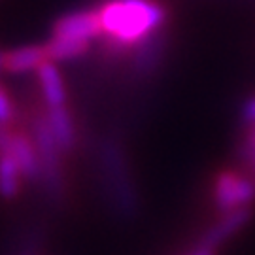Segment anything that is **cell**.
<instances>
[{
  "label": "cell",
  "instance_id": "cell-1",
  "mask_svg": "<svg viewBox=\"0 0 255 255\" xmlns=\"http://www.w3.org/2000/svg\"><path fill=\"white\" fill-rule=\"evenodd\" d=\"M97 11L102 34L121 47H136L164 23V8L157 0H108Z\"/></svg>",
  "mask_w": 255,
  "mask_h": 255
},
{
  "label": "cell",
  "instance_id": "cell-2",
  "mask_svg": "<svg viewBox=\"0 0 255 255\" xmlns=\"http://www.w3.org/2000/svg\"><path fill=\"white\" fill-rule=\"evenodd\" d=\"M99 168L102 187L110 204L121 218H132L138 212V195L128 172L127 157L116 138H104L99 146Z\"/></svg>",
  "mask_w": 255,
  "mask_h": 255
},
{
  "label": "cell",
  "instance_id": "cell-3",
  "mask_svg": "<svg viewBox=\"0 0 255 255\" xmlns=\"http://www.w3.org/2000/svg\"><path fill=\"white\" fill-rule=\"evenodd\" d=\"M32 140L38 149V157H40V168H42V176L40 182L44 183L47 197L51 201H59L63 197V170H61V153L63 149L59 147L57 140H55L47 116H38L32 123Z\"/></svg>",
  "mask_w": 255,
  "mask_h": 255
},
{
  "label": "cell",
  "instance_id": "cell-4",
  "mask_svg": "<svg viewBox=\"0 0 255 255\" xmlns=\"http://www.w3.org/2000/svg\"><path fill=\"white\" fill-rule=\"evenodd\" d=\"M214 199L221 212L248 208L255 199V178L233 170L221 172L214 185Z\"/></svg>",
  "mask_w": 255,
  "mask_h": 255
},
{
  "label": "cell",
  "instance_id": "cell-5",
  "mask_svg": "<svg viewBox=\"0 0 255 255\" xmlns=\"http://www.w3.org/2000/svg\"><path fill=\"white\" fill-rule=\"evenodd\" d=\"M101 34L102 27L97 8L68 11L63 17L57 19L51 28V36L72 40V42H80V44H87V46H91L93 40Z\"/></svg>",
  "mask_w": 255,
  "mask_h": 255
},
{
  "label": "cell",
  "instance_id": "cell-6",
  "mask_svg": "<svg viewBox=\"0 0 255 255\" xmlns=\"http://www.w3.org/2000/svg\"><path fill=\"white\" fill-rule=\"evenodd\" d=\"M8 149L11 157L15 159L23 180L28 182H40L42 176V168H40V157H38V149L34 146V140L27 134L21 132H11L9 130L8 136Z\"/></svg>",
  "mask_w": 255,
  "mask_h": 255
},
{
  "label": "cell",
  "instance_id": "cell-7",
  "mask_svg": "<svg viewBox=\"0 0 255 255\" xmlns=\"http://www.w3.org/2000/svg\"><path fill=\"white\" fill-rule=\"evenodd\" d=\"M46 61H49V59H47V51L44 44L42 46L28 44V46H21L6 51L4 68L9 74H27L38 70Z\"/></svg>",
  "mask_w": 255,
  "mask_h": 255
},
{
  "label": "cell",
  "instance_id": "cell-8",
  "mask_svg": "<svg viewBox=\"0 0 255 255\" xmlns=\"http://www.w3.org/2000/svg\"><path fill=\"white\" fill-rule=\"evenodd\" d=\"M38 72V82L42 89V97L46 101L47 108H61L66 106V89H64L63 76L59 72L57 64L53 61H46Z\"/></svg>",
  "mask_w": 255,
  "mask_h": 255
},
{
  "label": "cell",
  "instance_id": "cell-9",
  "mask_svg": "<svg viewBox=\"0 0 255 255\" xmlns=\"http://www.w3.org/2000/svg\"><path fill=\"white\" fill-rule=\"evenodd\" d=\"M164 53V38L159 32L151 34L149 38H146L144 42H140L136 47H134V72L138 76H149L157 70V66L161 64V59H163Z\"/></svg>",
  "mask_w": 255,
  "mask_h": 255
},
{
  "label": "cell",
  "instance_id": "cell-10",
  "mask_svg": "<svg viewBox=\"0 0 255 255\" xmlns=\"http://www.w3.org/2000/svg\"><path fill=\"white\" fill-rule=\"evenodd\" d=\"M250 219V210L240 208L233 210V212H223V216L219 218V221L206 233L204 240H208L210 244L219 246L221 242H225L227 238H231L237 231L244 227Z\"/></svg>",
  "mask_w": 255,
  "mask_h": 255
},
{
  "label": "cell",
  "instance_id": "cell-11",
  "mask_svg": "<svg viewBox=\"0 0 255 255\" xmlns=\"http://www.w3.org/2000/svg\"><path fill=\"white\" fill-rule=\"evenodd\" d=\"M47 121L53 132L55 140L63 151H68L76 142V127H74L72 116L66 106L61 108H47Z\"/></svg>",
  "mask_w": 255,
  "mask_h": 255
},
{
  "label": "cell",
  "instance_id": "cell-12",
  "mask_svg": "<svg viewBox=\"0 0 255 255\" xmlns=\"http://www.w3.org/2000/svg\"><path fill=\"white\" fill-rule=\"evenodd\" d=\"M240 155H242V161L246 163L248 170H250V176L255 178V123L248 125V132L244 136V142H242Z\"/></svg>",
  "mask_w": 255,
  "mask_h": 255
},
{
  "label": "cell",
  "instance_id": "cell-13",
  "mask_svg": "<svg viewBox=\"0 0 255 255\" xmlns=\"http://www.w3.org/2000/svg\"><path fill=\"white\" fill-rule=\"evenodd\" d=\"M11 116H13L11 101H9L8 93L0 87V125H8Z\"/></svg>",
  "mask_w": 255,
  "mask_h": 255
},
{
  "label": "cell",
  "instance_id": "cell-14",
  "mask_svg": "<svg viewBox=\"0 0 255 255\" xmlns=\"http://www.w3.org/2000/svg\"><path fill=\"white\" fill-rule=\"evenodd\" d=\"M216 250H218V246L210 244L208 240H202L201 244L197 248H193L187 255H216Z\"/></svg>",
  "mask_w": 255,
  "mask_h": 255
},
{
  "label": "cell",
  "instance_id": "cell-15",
  "mask_svg": "<svg viewBox=\"0 0 255 255\" xmlns=\"http://www.w3.org/2000/svg\"><path fill=\"white\" fill-rule=\"evenodd\" d=\"M242 116H244V121H246L248 125H250V123H255V97L250 99V101L244 104Z\"/></svg>",
  "mask_w": 255,
  "mask_h": 255
},
{
  "label": "cell",
  "instance_id": "cell-16",
  "mask_svg": "<svg viewBox=\"0 0 255 255\" xmlns=\"http://www.w3.org/2000/svg\"><path fill=\"white\" fill-rule=\"evenodd\" d=\"M4 57H6V51H0V74L6 72V68H4Z\"/></svg>",
  "mask_w": 255,
  "mask_h": 255
}]
</instances>
